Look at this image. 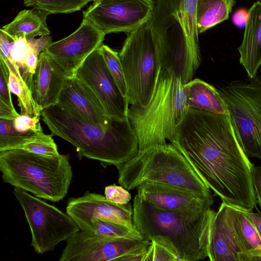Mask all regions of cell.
<instances>
[{
	"label": "cell",
	"instance_id": "44dd1931",
	"mask_svg": "<svg viewBox=\"0 0 261 261\" xmlns=\"http://www.w3.org/2000/svg\"><path fill=\"white\" fill-rule=\"evenodd\" d=\"M188 109L229 115L227 105L219 89L199 79H194L184 85Z\"/></svg>",
	"mask_w": 261,
	"mask_h": 261
},
{
	"label": "cell",
	"instance_id": "d4e9b609",
	"mask_svg": "<svg viewBox=\"0 0 261 261\" xmlns=\"http://www.w3.org/2000/svg\"><path fill=\"white\" fill-rule=\"evenodd\" d=\"M44 134L43 132H18L14 127L13 120L0 119V151L21 149L24 145L39 139Z\"/></svg>",
	"mask_w": 261,
	"mask_h": 261
},
{
	"label": "cell",
	"instance_id": "f546056e",
	"mask_svg": "<svg viewBox=\"0 0 261 261\" xmlns=\"http://www.w3.org/2000/svg\"><path fill=\"white\" fill-rule=\"evenodd\" d=\"M52 136L45 134L39 139L24 145L21 149L45 156L57 155L60 153Z\"/></svg>",
	"mask_w": 261,
	"mask_h": 261
},
{
	"label": "cell",
	"instance_id": "ba28073f",
	"mask_svg": "<svg viewBox=\"0 0 261 261\" xmlns=\"http://www.w3.org/2000/svg\"><path fill=\"white\" fill-rule=\"evenodd\" d=\"M118 54L129 105L146 107L153 95L161 70L157 43L146 24L129 33Z\"/></svg>",
	"mask_w": 261,
	"mask_h": 261
},
{
	"label": "cell",
	"instance_id": "ac0fdd59",
	"mask_svg": "<svg viewBox=\"0 0 261 261\" xmlns=\"http://www.w3.org/2000/svg\"><path fill=\"white\" fill-rule=\"evenodd\" d=\"M67 78L44 51L40 54L31 90L35 101L41 111L58 104Z\"/></svg>",
	"mask_w": 261,
	"mask_h": 261
},
{
	"label": "cell",
	"instance_id": "e575fe53",
	"mask_svg": "<svg viewBox=\"0 0 261 261\" xmlns=\"http://www.w3.org/2000/svg\"><path fill=\"white\" fill-rule=\"evenodd\" d=\"M29 44L39 56L40 54L43 51L47 46L52 42L51 37L50 35L41 36L39 38L35 39L32 37L27 39Z\"/></svg>",
	"mask_w": 261,
	"mask_h": 261
},
{
	"label": "cell",
	"instance_id": "277c9868",
	"mask_svg": "<svg viewBox=\"0 0 261 261\" xmlns=\"http://www.w3.org/2000/svg\"><path fill=\"white\" fill-rule=\"evenodd\" d=\"M196 0H155L146 23L156 40L161 69L185 85L201 62L196 22Z\"/></svg>",
	"mask_w": 261,
	"mask_h": 261
},
{
	"label": "cell",
	"instance_id": "2e32d148",
	"mask_svg": "<svg viewBox=\"0 0 261 261\" xmlns=\"http://www.w3.org/2000/svg\"><path fill=\"white\" fill-rule=\"evenodd\" d=\"M137 189L139 196L155 206L166 211L199 214L211 207L214 203L213 199L166 184L144 182Z\"/></svg>",
	"mask_w": 261,
	"mask_h": 261
},
{
	"label": "cell",
	"instance_id": "60d3db41",
	"mask_svg": "<svg viewBox=\"0 0 261 261\" xmlns=\"http://www.w3.org/2000/svg\"><path fill=\"white\" fill-rule=\"evenodd\" d=\"M147 250L127 254L118 261H144Z\"/></svg>",
	"mask_w": 261,
	"mask_h": 261
},
{
	"label": "cell",
	"instance_id": "d6986e66",
	"mask_svg": "<svg viewBox=\"0 0 261 261\" xmlns=\"http://www.w3.org/2000/svg\"><path fill=\"white\" fill-rule=\"evenodd\" d=\"M241 249L227 217V204L222 202L214 216L208 257L211 261H239Z\"/></svg>",
	"mask_w": 261,
	"mask_h": 261
},
{
	"label": "cell",
	"instance_id": "74e56055",
	"mask_svg": "<svg viewBox=\"0 0 261 261\" xmlns=\"http://www.w3.org/2000/svg\"><path fill=\"white\" fill-rule=\"evenodd\" d=\"M238 258L239 261H261V250L240 252Z\"/></svg>",
	"mask_w": 261,
	"mask_h": 261
},
{
	"label": "cell",
	"instance_id": "d6a6232c",
	"mask_svg": "<svg viewBox=\"0 0 261 261\" xmlns=\"http://www.w3.org/2000/svg\"><path fill=\"white\" fill-rule=\"evenodd\" d=\"M105 196L110 201L120 205L128 203L131 198V195L127 190L115 184L105 187Z\"/></svg>",
	"mask_w": 261,
	"mask_h": 261
},
{
	"label": "cell",
	"instance_id": "484cf974",
	"mask_svg": "<svg viewBox=\"0 0 261 261\" xmlns=\"http://www.w3.org/2000/svg\"><path fill=\"white\" fill-rule=\"evenodd\" d=\"M9 86L11 92L18 97L21 114L41 116V110L35 101L31 90L25 82L9 70Z\"/></svg>",
	"mask_w": 261,
	"mask_h": 261
},
{
	"label": "cell",
	"instance_id": "7a4b0ae2",
	"mask_svg": "<svg viewBox=\"0 0 261 261\" xmlns=\"http://www.w3.org/2000/svg\"><path fill=\"white\" fill-rule=\"evenodd\" d=\"M41 117L51 133L73 145L80 158L99 161L104 167L118 168L139 151L138 141L128 119L114 120L105 128L90 123L57 104L41 111Z\"/></svg>",
	"mask_w": 261,
	"mask_h": 261
},
{
	"label": "cell",
	"instance_id": "30bf717a",
	"mask_svg": "<svg viewBox=\"0 0 261 261\" xmlns=\"http://www.w3.org/2000/svg\"><path fill=\"white\" fill-rule=\"evenodd\" d=\"M13 193L23 210L31 231V245L38 254L53 250L80 230L67 213L22 189L15 187Z\"/></svg>",
	"mask_w": 261,
	"mask_h": 261
},
{
	"label": "cell",
	"instance_id": "8fae6325",
	"mask_svg": "<svg viewBox=\"0 0 261 261\" xmlns=\"http://www.w3.org/2000/svg\"><path fill=\"white\" fill-rule=\"evenodd\" d=\"M144 239L97 234L79 230L67 241L59 261H118L127 254L148 249Z\"/></svg>",
	"mask_w": 261,
	"mask_h": 261
},
{
	"label": "cell",
	"instance_id": "7402d4cb",
	"mask_svg": "<svg viewBox=\"0 0 261 261\" xmlns=\"http://www.w3.org/2000/svg\"><path fill=\"white\" fill-rule=\"evenodd\" d=\"M48 15V13L38 9L23 10L1 30L13 40L49 35L50 32L46 23Z\"/></svg>",
	"mask_w": 261,
	"mask_h": 261
},
{
	"label": "cell",
	"instance_id": "9c48e42d",
	"mask_svg": "<svg viewBox=\"0 0 261 261\" xmlns=\"http://www.w3.org/2000/svg\"><path fill=\"white\" fill-rule=\"evenodd\" d=\"M219 90L244 152L261 161V72L252 78L231 81Z\"/></svg>",
	"mask_w": 261,
	"mask_h": 261
},
{
	"label": "cell",
	"instance_id": "8d00e7d4",
	"mask_svg": "<svg viewBox=\"0 0 261 261\" xmlns=\"http://www.w3.org/2000/svg\"><path fill=\"white\" fill-rule=\"evenodd\" d=\"M19 115L15 108L0 99V119L14 120Z\"/></svg>",
	"mask_w": 261,
	"mask_h": 261
},
{
	"label": "cell",
	"instance_id": "6da1fadb",
	"mask_svg": "<svg viewBox=\"0 0 261 261\" xmlns=\"http://www.w3.org/2000/svg\"><path fill=\"white\" fill-rule=\"evenodd\" d=\"M171 143L222 202L246 212L256 207L254 165L238 140L229 115L188 109Z\"/></svg>",
	"mask_w": 261,
	"mask_h": 261
},
{
	"label": "cell",
	"instance_id": "9a60e30c",
	"mask_svg": "<svg viewBox=\"0 0 261 261\" xmlns=\"http://www.w3.org/2000/svg\"><path fill=\"white\" fill-rule=\"evenodd\" d=\"M67 213L80 230L92 232L91 220L99 218L118 223L131 228L133 223V207L130 203L117 204L102 195L87 192L82 196L71 198L67 202Z\"/></svg>",
	"mask_w": 261,
	"mask_h": 261
},
{
	"label": "cell",
	"instance_id": "f1b7e54d",
	"mask_svg": "<svg viewBox=\"0 0 261 261\" xmlns=\"http://www.w3.org/2000/svg\"><path fill=\"white\" fill-rule=\"evenodd\" d=\"M100 48L110 73L121 93L126 98V84L118 53L103 44L100 46Z\"/></svg>",
	"mask_w": 261,
	"mask_h": 261
},
{
	"label": "cell",
	"instance_id": "cb8c5ba5",
	"mask_svg": "<svg viewBox=\"0 0 261 261\" xmlns=\"http://www.w3.org/2000/svg\"><path fill=\"white\" fill-rule=\"evenodd\" d=\"M234 0H196V22L199 34L227 20Z\"/></svg>",
	"mask_w": 261,
	"mask_h": 261
},
{
	"label": "cell",
	"instance_id": "ffe728a7",
	"mask_svg": "<svg viewBox=\"0 0 261 261\" xmlns=\"http://www.w3.org/2000/svg\"><path fill=\"white\" fill-rule=\"evenodd\" d=\"M240 63L248 77H253L261 65V2H255L248 11L242 42L238 47Z\"/></svg>",
	"mask_w": 261,
	"mask_h": 261
},
{
	"label": "cell",
	"instance_id": "7bdbcfd3",
	"mask_svg": "<svg viewBox=\"0 0 261 261\" xmlns=\"http://www.w3.org/2000/svg\"><path fill=\"white\" fill-rule=\"evenodd\" d=\"M95 0H93V1H94Z\"/></svg>",
	"mask_w": 261,
	"mask_h": 261
},
{
	"label": "cell",
	"instance_id": "603a6c76",
	"mask_svg": "<svg viewBox=\"0 0 261 261\" xmlns=\"http://www.w3.org/2000/svg\"><path fill=\"white\" fill-rule=\"evenodd\" d=\"M227 217L242 251L261 250L259 235L244 211L227 205Z\"/></svg>",
	"mask_w": 261,
	"mask_h": 261
},
{
	"label": "cell",
	"instance_id": "8992f818",
	"mask_svg": "<svg viewBox=\"0 0 261 261\" xmlns=\"http://www.w3.org/2000/svg\"><path fill=\"white\" fill-rule=\"evenodd\" d=\"M0 170L5 182L53 202L65 197L72 177L68 155L49 156L22 149L1 151Z\"/></svg>",
	"mask_w": 261,
	"mask_h": 261
},
{
	"label": "cell",
	"instance_id": "3957f363",
	"mask_svg": "<svg viewBox=\"0 0 261 261\" xmlns=\"http://www.w3.org/2000/svg\"><path fill=\"white\" fill-rule=\"evenodd\" d=\"M133 220L146 239L165 246L178 261L208 257L212 226L216 212L211 207L199 214L160 209L138 194L133 200Z\"/></svg>",
	"mask_w": 261,
	"mask_h": 261
},
{
	"label": "cell",
	"instance_id": "5b68a950",
	"mask_svg": "<svg viewBox=\"0 0 261 261\" xmlns=\"http://www.w3.org/2000/svg\"><path fill=\"white\" fill-rule=\"evenodd\" d=\"M188 108L184 85L161 69L153 95L145 107L130 105L128 119L137 136L139 151L171 143Z\"/></svg>",
	"mask_w": 261,
	"mask_h": 261
},
{
	"label": "cell",
	"instance_id": "f35d334b",
	"mask_svg": "<svg viewBox=\"0 0 261 261\" xmlns=\"http://www.w3.org/2000/svg\"><path fill=\"white\" fill-rule=\"evenodd\" d=\"M248 16V11L244 9H239L233 15V22L239 27H243L246 24Z\"/></svg>",
	"mask_w": 261,
	"mask_h": 261
},
{
	"label": "cell",
	"instance_id": "4316f807",
	"mask_svg": "<svg viewBox=\"0 0 261 261\" xmlns=\"http://www.w3.org/2000/svg\"><path fill=\"white\" fill-rule=\"evenodd\" d=\"M91 1L93 0H23V4L49 14H56L79 11Z\"/></svg>",
	"mask_w": 261,
	"mask_h": 261
},
{
	"label": "cell",
	"instance_id": "7c38bea8",
	"mask_svg": "<svg viewBox=\"0 0 261 261\" xmlns=\"http://www.w3.org/2000/svg\"><path fill=\"white\" fill-rule=\"evenodd\" d=\"M154 7L152 0H100L83 12V19L90 20L105 35L130 33L146 24Z\"/></svg>",
	"mask_w": 261,
	"mask_h": 261
},
{
	"label": "cell",
	"instance_id": "d590c367",
	"mask_svg": "<svg viewBox=\"0 0 261 261\" xmlns=\"http://www.w3.org/2000/svg\"><path fill=\"white\" fill-rule=\"evenodd\" d=\"M252 183L257 203L261 208V166H254L252 173Z\"/></svg>",
	"mask_w": 261,
	"mask_h": 261
},
{
	"label": "cell",
	"instance_id": "4fadbf2b",
	"mask_svg": "<svg viewBox=\"0 0 261 261\" xmlns=\"http://www.w3.org/2000/svg\"><path fill=\"white\" fill-rule=\"evenodd\" d=\"M73 75L93 91L110 119L113 120L128 119L127 99L121 93L110 73L100 47L86 58Z\"/></svg>",
	"mask_w": 261,
	"mask_h": 261
},
{
	"label": "cell",
	"instance_id": "5bb4252c",
	"mask_svg": "<svg viewBox=\"0 0 261 261\" xmlns=\"http://www.w3.org/2000/svg\"><path fill=\"white\" fill-rule=\"evenodd\" d=\"M105 35L90 20L83 19L76 31L61 40L52 42L44 51L68 77L103 44Z\"/></svg>",
	"mask_w": 261,
	"mask_h": 261
},
{
	"label": "cell",
	"instance_id": "ab89813d",
	"mask_svg": "<svg viewBox=\"0 0 261 261\" xmlns=\"http://www.w3.org/2000/svg\"><path fill=\"white\" fill-rule=\"evenodd\" d=\"M244 212L255 226L261 239V212L253 213L252 211H244Z\"/></svg>",
	"mask_w": 261,
	"mask_h": 261
},
{
	"label": "cell",
	"instance_id": "52a82bcc",
	"mask_svg": "<svg viewBox=\"0 0 261 261\" xmlns=\"http://www.w3.org/2000/svg\"><path fill=\"white\" fill-rule=\"evenodd\" d=\"M118 169V182L132 190L144 182L162 183L213 199L210 188L196 174L181 153L171 143L139 151Z\"/></svg>",
	"mask_w": 261,
	"mask_h": 261
},
{
	"label": "cell",
	"instance_id": "4dcf8cb0",
	"mask_svg": "<svg viewBox=\"0 0 261 261\" xmlns=\"http://www.w3.org/2000/svg\"><path fill=\"white\" fill-rule=\"evenodd\" d=\"M178 261L177 257L165 246L151 241L144 261Z\"/></svg>",
	"mask_w": 261,
	"mask_h": 261
},
{
	"label": "cell",
	"instance_id": "b9f144b4",
	"mask_svg": "<svg viewBox=\"0 0 261 261\" xmlns=\"http://www.w3.org/2000/svg\"><path fill=\"white\" fill-rule=\"evenodd\" d=\"M100 1V0H95L94 1ZM94 2V1H93Z\"/></svg>",
	"mask_w": 261,
	"mask_h": 261
},
{
	"label": "cell",
	"instance_id": "e0dca14e",
	"mask_svg": "<svg viewBox=\"0 0 261 261\" xmlns=\"http://www.w3.org/2000/svg\"><path fill=\"white\" fill-rule=\"evenodd\" d=\"M58 104L83 120L105 128L110 127L114 121L93 91L73 75L66 79Z\"/></svg>",
	"mask_w": 261,
	"mask_h": 261
},
{
	"label": "cell",
	"instance_id": "836d02e7",
	"mask_svg": "<svg viewBox=\"0 0 261 261\" xmlns=\"http://www.w3.org/2000/svg\"><path fill=\"white\" fill-rule=\"evenodd\" d=\"M9 69L5 62L0 58V99L14 108L9 86Z\"/></svg>",
	"mask_w": 261,
	"mask_h": 261
},
{
	"label": "cell",
	"instance_id": "1f68e13d",
	"mask_svg": "<svg viewBox=\"0 0 261 261\" xmlns=\"http://www.w3.org/2000/svg\"><path fill=\"white\" fill-rule=\"evenodd\" d=\"M40 117L21 114L13 120L14 127L16 130L22 133L29 131L43 132L40 122Z\"/></svg>",
	"mask_w": 261,
	"mask_h": 261
},
{
	"label": "cell",
	"instance_id": "83f0119b",
	"mask_svg": "<svg viewBox=\"0 0 261 261\" xmlns=\"http://www.w3.org/2000/svg\"><path fill=\"white\" fill-rule=\"evenodd\" d=\"M92 232L115 237H125L137 239L145 238L136 228H131L124 225L99 218L91 220Z\"/></svg>",
	"mask_w": 261,
	"mask_h": 261
}]
</instances>
